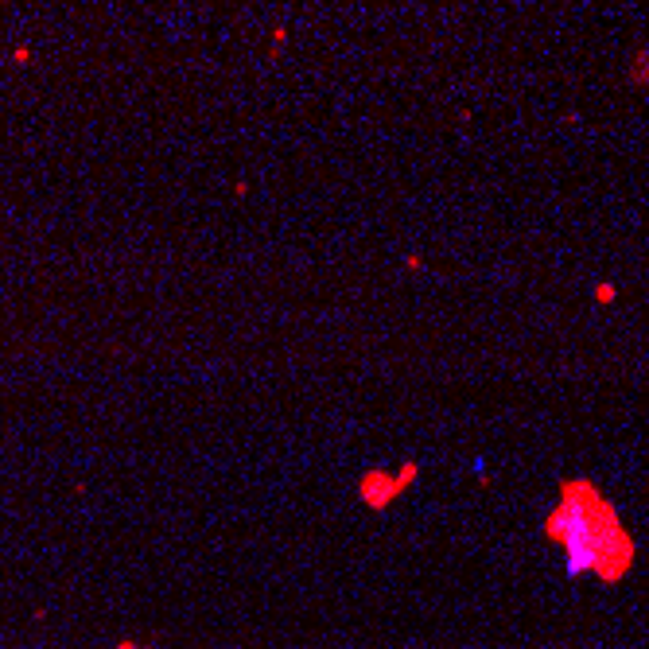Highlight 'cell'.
<instances>
[{
    "mask_svg": "<svg viewBox=\"0 0 649 649\" xmlns=\"http://www.w3.org/2000/svg\"><path fill=\"white\" fill-rule=\"evenodd\" d=\"M544 537L564 552L571 580L591 571L603 583H622L638 560V544L622 525L618 505L587 478H568L560 486V502L544 517Z\"/></svg>",
    "mask_w": 649,
    "mask_h": 649,
    "instance_id": "6da1fadb",
    "label": "cell"
},
{
    "mask_svg": "<svg viewBox=\"0 0 649 649\" xmlns=\"http://www.w3.org/2000/svg\"><path fill=\"white\" fill-rule=\"evenodd\" d=\"M416 478H420V462L416 459H404L397 471H365L358 478V502L374 513H385Z\"/></svg>",
    "mask_w": 649,
    "mask_h": 649,
    "instance_id": "7a4b0ae2",
    "label": "cell"
},
{
    "mask_svg": "<svg viewBox=\"0 0 649 649\" xmlns=\"http://www.w3.org/2000/svg\"><path fill=\"white\" fill-rule=\"evenodd\" d=\"M626 82H630V86H638V89H649V47H641L638 55H634Z\"/></svg>",
    "mask_w": 649,
    "mask_h": 649,
    "instance_id": "3957f363",
    "label": "cell"
},
{
    "mask_svg": "<svg viewBox=\"0 0 649 649\" xmlns=\"http://www.w3.org/2000/svg\"><path fill=\"white\" fill-rule=\"evenodd\" d=\"M591 300H595V304H614V300H618V284H610V280H603V284H595V292H591Z\"/></svg>",
    "mask_w": 649,
    "mask_h": 649,
    "instance_id": "277c9868",
    "label": "cell"
},
{
    "mask_svg": "<svg viewBox=\"0 0 649 649\" xmlns=\"http://www.w3.org/2000/svg\"><path fill=\"white\" fill-rule=\"evenodd\" d=\"M284 43H288V24H276V28H272V43H268V59H276V55L284 51Z\"/></svg>",
    "mask_w": 649,
    "mask_h": 649,
    "instance_id": "5b68a950",
    "label": "cell"
},
{
    "mask_svg": "<svg viewBox=\"0 0 649 649\" xmlns=\"http://www.w3.org/2000/svg\"><path fill=\"white\" fill-rule=\"evenodd\" d=\"M404 268H408V272H420V268H424V257H420V253H408V257H404Z\"/></svg>",
    "mask_w": 649,
    "mask_h": 649,
    "instance_id": "8992f818",
    "label": "cell"
},
{
    "mask_svg": "<svg viewBox=\"0 0 649 649\" xmlns=\"http://www.w3.org/2000/svg\"><path fill=\"white\" fill-rule=\"evenodd\" d=\"M12 59H16V62H31V47H28V43H20V47L12 51Z\"/></svg>",
    "mask_w": 649,
    "mask_h": 649,
    "instance_id": "52a82bcc",
    "label": "cell"
},
{
    "mask_svg": "<svg viewBox=\"0 0 649 649\" xmlns=\"http://www.w3.org/2000/svg\"><path fill=\"white\" fill-rule=\"evenodd\" d=\"M249 195V179H237L234 183V198H245Z\"/></svg>",
    "mask_w": 649,
    "mask_h": 649,
    "instance_id": "ba28073f",
    "label": "cell"
},
{
    "mask_svg": "<svg viewBox=\"0 0 649 649\" xmlns=\"http://www.w3.org/2000/svg\"><path fill=\"white\" fill-rule=\"evenodd\" d=\"M113 649H152V646H140V641H132V638H125V641H117Z\"/></svg>",
    "mask_w": 649,
    "mask_h": 649,
    "instance_id": "9c48e42d",
    "label": "cell"
}]
</instances>
